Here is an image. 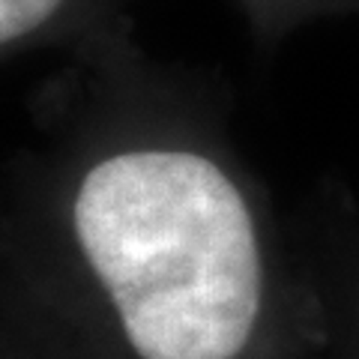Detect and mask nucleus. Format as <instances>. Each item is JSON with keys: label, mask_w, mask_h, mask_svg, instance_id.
<instances>
[{"label": "nucleus", "mask_w": 359, "mask_h": 359, "mask_svg": "<svg viewBox=\"0 0 359 359\" xmlns=\"http://www.w3.org/2000/svg\"><path fill=\"white\" fill-rule=\"evenodd\" d=\"M75 233L141 359H233L261 309V257L237 186L195 153L99 162Z\"/></svg>", "instance_id": "obj_1"}, {"label": "nucleus", "mask_w": 359, "mask_h": 359, "mask_svg": "<svg viewBox=\"0 0 359 359\" xmlns=\"http://www.w3.org/2000/svg\"><path fill=\"white\" fill-rule=\"evenodd\" d=\"M60 4L63 0H0V45L36 30Z\"/></svg>", "instance_id": "obj_2"}]
</instances>
